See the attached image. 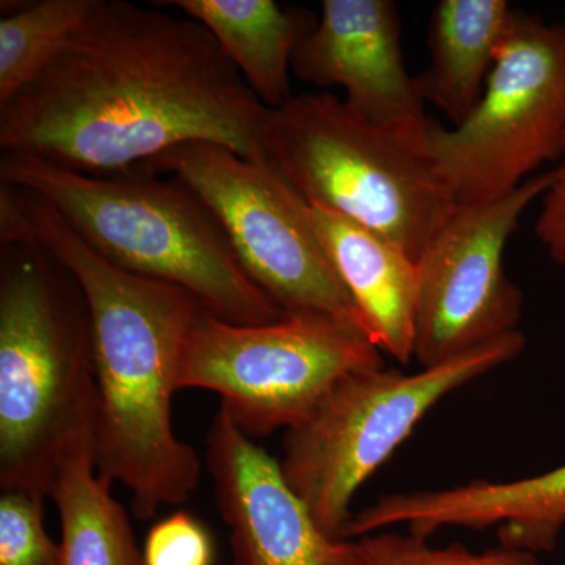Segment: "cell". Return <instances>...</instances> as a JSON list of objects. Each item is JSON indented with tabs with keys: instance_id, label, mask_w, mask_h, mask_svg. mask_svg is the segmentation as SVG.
I'll return each mask as SVG.
<instances>
[{
	"instance_id": "obj_1",
	"label": "cell",
	"mask_w": 565,
	"mask_h": 565,
	"mask_svg": "<svg viewBox=\"0 0 565 565\" xmlns=\"http://www.w3.org/2000/svg\"><path fill=\"white\" fill-rule=\"evenodd\" d=\"M267 114L199 21L98 0L55 61L0 106V148L90 174L199 141L263 161Z\"/></svg>"
},
{
	"instance_id": "obj_3",
	"label": "cell",
	"mask_w": 565,
	"mask_h": 565,
	"mask_svg": "<svg viewBox=\"0 0 565 565\" xmlns=\"http://www.w3.org/2000/svg\"><path fill=\"white\" fill-rule=\"evenodd\" d=\"M95 340L74 275L40 244L0 245V487L50 498L98 422Z\"/></svg>"
},
{
	"instance_id": "obj_10",
	"label": "cell",
	"mask_w": 565,
	"mask_h": 565,
	"mask_svg": "<svg viewBox=\"0 0 565 565\" xmlns=\"http://www.w3.org/2000/svg\"><path fill=\"white\" fill-rule=\"evenodd\" d=\"M556 177L541 173L501 199L456 206L416 259L415 359L423 367L516 332L523 294L505 274V245Z\"/></svg>"
},
{
	"instance_id": "obj_6",
	"label": "cell",
	"mask_w": 565,
	"mask_h": 565,
	"mask_svg": "<svg viewBox=\"0 0 565 565\" xmlns=\"http://www.w3.org/2000/svg\"><path fill=\"white\" fill-rule=\"evenodd\" d=\"M522 332L419 373L367 367L345 375L302 423L286 430L282 479L323 533L343 539L360 489L446 394L525 351Z\"/></svg>"
},
{
	"instance_id": "obj_15",
	"label": "cell",
	"mask_w": 565,
	"mask_h": 565,
	"mask_svg": "<svg viewBox=\"0 0 565 565\" xmlns=\"http://www.w3.org/2000/svg\"><path fill=\"white\" fill-rule=\"evenodd\" d=\"M156 3L173 7L204 25L267 109H278L292 98L289 71L297 47L318 24L313 11L275 0Z\"/></svg>"
},
{
	"instance_id": "obj_7",
	"label": "cell",
	"mask_w": 565,
	"mask_h": 565,
	"mask_svg": "<svg viewBox=\"0 0 565 565\" xmlns=\"http://www.w3.org/2000/svg\"><path fill=\"white\" fill-rule=\"evenodd\" d=\"M384 366L359 327L329 316L291 313L239 326L200 310L182 349L178 388L217 393L248 438L291 429L353 371Z\"/></svg>"
},
{
	"instance_id": "obj_13",
	"label": "cell",
	"mask_w": 565,
	"mask_h": 565,
	"mask_svg": "<svg viewBox=\"0 0 565 565\" xmlns=\"http://www.w3.org/2000/svg\"><path fill=\"white\" fill-rule=\"evenodd\" d=\"M393 525H405L408 533L426 539L446 526H497L498 541L505 548L533 555L552 552L565 526V465L520 481H471L429 492L390 494L353 514L343 539L352 541Z\"/></svg>"
},
{
	"instance_id": "obj_2",
	"label": "cell",
	"mask_w": 565,
	"mask_h": 565,
	"mask_svg": "<svg viewBox=\"0 0 565 565\" xmlns=\"http://www.w3.org/2000/svg\"><path fill=\"white\" fill-rule=\"evenodd\" d=\"M31 244L51 252L87 299L95 340L96 470L131 493L132 514L154 519L200 484L202 462L173 429L182 349L202 305L180 288L104 259L50 203L24 191ZM204 310V308H203Z\"/></svg>"
},
{
	"instance_id": "obj_12",
	"label": "cell",
	"mask_w": 565,
	"mask_h": 565,
	"mask_svg": "<svg viewBox=\"0 0 565 565\" xmlns=\"http://www.w3.org/2000/svg\"><path fill=\"white\" fill-rule=\"evenodd\" d=\"M206 465L233 565H360L359 541L323 533L286 484L278 460L222 407L206 435Z\"/></svg>"
},
{
	"instance_id": "obj_9",
	"label": "cell",
	"mask_w": 565,
	"mask_h": 565,
	"mask_svg": "<svg viewBox=\"0 0 565 565\" xmlns=\"http://www.w3.org/2000/svg\"><path fill=\"white\" fill-rule=\"evenodd\" d=\"M140 167L180 178L203 200L245 273L286 315L329 316L367 334L323 248L310 204L269 163L199 141Z\"/></svg>"
},
{
	"instance_id": "obj_21",
	"label": "cell",
	"mask_w": 565,
	"mask_h": 565,
	"mask_svg": "<svg viewBox=\"0 0 565 565\" xmlns=\"http://www.w3.org/2000/svg\"><path fill=\"white\" fill-rule=\"evenodd\" d=\"M141 556L143 565H214L215 546L206 526L180 511L151 526Z\"/></svg>"
},
{
	"instance_id": "obj_20",
	"label": "cell",
	"mask_w": 565,
	"mask_h": 565,
	"mask_svg": "<svg viewBox=\"0 0 565 565\" xmlns=\"http://www.w3.org/2000/svg\"><path fill=\"white\" fill-rule=\"evenodd\" d=\"M39 493L7 490L0 497V565H57L61 544L44 527Z\"/></svg>"
},
{
	"instance_id": "obj_18",
	"label": "cell",
	"mask_w": 565,
	"mask_h": 565,
	"mask_svg": "<svg viewBox=\"0 0 565 565\" xmlns=\"http://www.w3.org/2000/svg\"><path fill=\"white\" fill-rule=\"evenodd\" d=\"M98 0L18 3L0 20V106L43 73L90 17Z\"/></svg>"
},
{
	"instance_id": "obj_11",
	"label": "cell",
	"mask_w": 565,
	"mask_h": 565,
	"mask_svg": "<svg viewBox=\"0 0 565 565\" xmlns=\"http://www.w3.org/2000/svg\"><path fill=\"white\" fill-rule=\"evenodd\" d=\"M291 71L308 84L343 88L344 103L356 114L426 150L433 120L405 68L399 10L392 0H323Z\"/></svg>"
},
{
	"instance_id": "obj_17",
	"label": "cell",
	"mask_w": 565,
	"mask_h": 565,
	"mask_svg": "<svg viewBox=\"0 0 565 565\" xmlns=\"http://www.w3.org/2000/svg\"><path fill=\"white\" fill-rule=\"evenodd\" d=\"M111 486L96 470L90 446L61 465L50 492L62 526L57 565H143L128 512Z\"/></svg>"
},
{
	"instance_id": "obj_14",
	"label": "cell",
	"mask_w": 565,
	"mask_h": 565,
	"mask_svg": "<svg viewBox=\"0 0 565 565\" xmlns=\"http://www.w3.org/2000/svg\"><path fill=\"white\" fill-rule=\"evenodd\" d=\"M311 215L323 248L364 329L397 362L415 359L416 262L381 234L322 207Z\"/></svg>"
},
{
	"instance_id": "obj_8",
	"label": "cell",
	"mask_w": 565,
	"mask_h": 565,
	"mask_svg": "<svg viewBox=\"0 0 565 565\" xmlns=\"http://www.w3.org/2000/svg\"><path fill=\"white\" fill-rule=\"evenodd\" d=\"M426 151L457 206L492 202L565 154V24L514 9L484 95Z\"/></svg>"
},
{
	"instance_id": "obj_19",
	"label": "cell",
	"mask_w": 565,
	"mask_h": 565,
	"mask_svg": "<svg viewBox=\"0 0 565 565\" xmlns=\"http://www.w3.org/2000/svg\"><path fill=\"white\" fill-rule=\"evenodd\" d=\"M360 565H539L522 550L493 546L471 552L462 544L434 546L415 534L373 533L359 539Z\"/></svg>"
},
{
	"instance_id": "obj_4",
	"label": "cell",
	"mask_w": 565,
	"mask_h": 565,
	"mask_svg": "<svg viewBox=\"0 0 565 565\" xmlns=\"http://www.w3.org/2000/svg\"><path fill=\"white\" fill-rule=\"evenodd\" d=\"M0 182L35 193L118 269L191 294L222 321L263 326L286 313L241 266L217 217L172 174L74 172L2 152Z\"/></svg>"
},
{
	"instance_id": "obj_22",
	"label": "cell",
	"mask_w": 565,
	"mask_h": 565,
	"mask_svg": "<svg viewBox=\"0 0 565 565\" xmlns=\"http://www.w3.org/2000/svg\"><path fill=\"white\" fill-rule=\"evenodd\" d=\"M556 172L555 184L542 199L535 236L553 262L565 264V154Z\"/></svg>"
},
{
	"instance_id": "obj_16",
	"label": "cell",
	"mask_w": 565,
	"mask_h": 565,
	"mask_svg": "<svg viewBox=\"0 0 565 565\" xmlns=\"http://www.w3.org/2000/svg\"><path fill=\"white\" fill-rule=\"evenodd\" d=\"M515 7L505 0H441L429 28V66L415 76L423 103L460 125L484 95Z\"/></svg>"
},
{
	"instance_id": "obj_5",
	"label": "cell",
	"mask_w": 565,
	"mask_h": 565,
	"mask_svg": "<svg viewBox=\"0 0 565 565\" xmlns=\"http://www.w3.org/2000/svg\"><path fill=\"white\" fill-rule=\"evenodd\" d=\"M262 150L305 203L381 234L415 262L457 206L424 148L332 93L294 95L269 109Z\"/></svg>"
}]
</instances>
